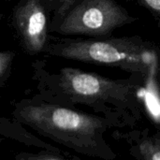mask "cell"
<instances>
[{
    "instance_id": "cell-3",
    "label": "cell",
    "mask_w": 160,
    "mask_h": 160,
    "mask_svg": "<svg viewBox=\"0 0 160 160\" xmlns=\"http://www.w3.org/2000/svg\"><path fill=\"white\" fill-rule=\"evenodd\" d=\"M44 52L68 60L118 68L142 79L160 75V42L138 36L63 39L48 42Z\"/></svg>"
},
{
    "instance_id": "cell-4",
    "label": "cell",
    "mask_w": 160,
    "mask_h": 160,
    "mask_svg": "<svg viewBox=\"0 0 160 160\" xmlns=\"http://www.w3.org/2000/svg\"><path fill=\"white\" fill-rule=\"evenodd\" d=\"M137 20L116 0H81L51 28L62 35L102 38Z\"/></svg>"
},
{
    "instance_id": "cell-10",
    "label": "cell",
    "mask_w": 160,
    "mask_h": 160,
    "mask_svg": "<svg viewBox=\"0 0 160 160\" xmlns=\"http://www.w3.org/2000/svg\"><path fill=\"white\" fill-rule=\"evenodd\" d=\"M138 2L152 15L160 27V0H138Z\"/></svg>"
},
{
    "instance_id": "cell-9",
    "label": "cell",
    "mask_w": 160,
    "mask_h": 160,
    "mask_svg": "<svg viewBox=\"0 0 160 160\" xmlns=\"http://www.w3.org/2000/svg\"><path fill=\"white\" fill-rule=\"evenodd\" d=\"M13 57L12 52H0V86L8 76Z\"/></svg>"
},
{
    "instance_id": "cell-5",
    "label": "cell",
    "mask_w": 160,
    "mask_h": 160,
    "mask_svg": "<svg viewBox=\"0 0 160 160\" xmlns=\"http://www.w3.org/2000/svg\"><path fill=\"white\" fill-rule=\"evenodd\" d=\"M50 15L47 0H21L15 7L14 26L27 53L37 54L45 51Z\"/></svg>"
},
{
    "instance_id": "cell-1",
    "label": "cell",
    "mask_w": 160,
    "mask_h": 160,
    "mask_svg": "<svg viewBox=\"0 0 160 160\" xmlns=\"http://www.w3.org/2000/svg\"><path fill=\"white\" fill-rule=\"evenodd\" d=\"M12 115L18 124L25 125L78 153L99 158L107 156L102 141L108 126L105 118L38 97L16 102Z\"/></svg>"
},
{
    "instance_id": "cell-2",
    "label": "cell",
    "mask_w": 160,
    "mask_h": 160,
    "mask_svg": "<svg viewBox=\"0 0 160 160\" xmlns=\"http://www.w3.org/2000/svg\"><path fill=\"white\" fill-rule=\"evenodd\" d=\"M34 69L39 91L37 97L67 107L82 104L101 111L108 105L129 106L140 90V84L133 79L112 80L74 68L51 73L38 63L34 65Z\"/></svg>"
},
{
    "instance_id": "cell-6",
    "label": "cell",
    "mask_w": 160,
    "mask_h": 160,
    "mask_svg": "<svg viewBox=\"0 0 160 160\" xmlns=\"http://www.w3.org/2000/svg\"><path fill=\"white\" fill-rule=\"evenodd\" d=\"M142 160H160V137L147 138L139 145Z\"/></svg>"
},
{
    "instance_id": "cell-8",
    "label": "cell",
    "mask_w": 160,
    "mask_h": 160,
    "mask_svg": "<svg viewBox=\"0 0 160 160\" xmlns=\"http://www.w3.org/2000/svg\"><path fill=\"white\" fill-rule=\"evenodd\" d=\"M15 160H68L59 156L57 152L46 150L38 153L22 152L15 156Z\"/></svg>"
},
{
    "instance_id": "cell-7",
    "label": "cell",
    "mask_w": 160,
    "mask_h": 160,
    "mask_svg": "<svg viewBox=\"0 0 160 160\" xmlns=\"http://www.w3.org/2000/svg\"><path fill=\"white\" fill-rule=\"evenodd\" d=\"M79 0H47L49 11L52 14V25L56 23Z\"/></svg>"
},
{
    "instance_id": "cell-11",
    "label": "cell",
    "mask_w": 160,
    "mask_h": 160,
    "mask_svg": "<svg viewBox=\"0 0 160 160\" xmlns=\"http://www.w3.org/2000/svg\"><path fill=\"white\" fill-rule=\"evenodd\" d=\"M2 141H3V138H2V137H1V136H0V142H2Z\"/></svg>"
}]
</instances>
